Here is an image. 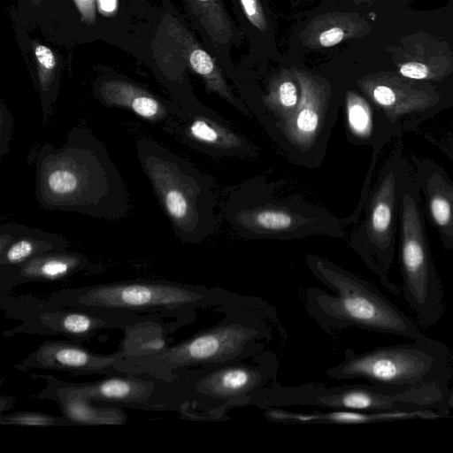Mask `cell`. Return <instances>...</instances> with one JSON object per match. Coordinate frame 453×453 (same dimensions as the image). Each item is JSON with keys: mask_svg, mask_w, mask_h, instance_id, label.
<instances>
[{"mask_svg": "<svg viewBox=\"0 0 453 453\" xmlns=\"http://www.w3.org/2000/svg\"><path fill=\"white\" fill-rule=\"evenodd\" d=\"M291 71L300 86V102L293 113L275 127L288 145L300 152H311L322 145L334 123L336 113H331L332 87L320 75L295 66Z\"/></svg>", "mask_w": 453, "mask_h": 453, "instance_id": "13", "label": "cell"}, {"mask_svg": "<svg viewBox=\"0 0 453 453\" xmlns=\"http://www.w3.org/2000/svg\"><path fill=\"white\" fill-rule=\"evenodd\" d=\"M14 118L4 102L0 108V156L4 157L9 150Z\"/></svg>", "mask_w": 453, "mask_h": 453, "instance_id": "32", "label": "cell"}, {"mask_svg": "<svg viewBox=\"0 0 453 453\" xmlns=\"http://www.w3.org/2000/svg\"><path fill=\"white\" fill-rule=\"evenodd\" d=\"M31 377L42 379L46 383L36 398L57 403L63 416L73 426H122L128 420L122 408L94 405L74 382L62 380L50 374H32Z\"/></svg>", "mask_w": 453, "mask_h": 453, "instance_id": "17", "label": "cell"}, {"mask_svg": "<svg viewBox=\"0 0 453 453\" xmlns=\"http://www.w3.org/2000/svg\"><path fill=\"white\" fill-rule=\"evenodd\" d=\"M232 293L219 287L138 279L55 290L48 299L61 305L99 312L173 319L185 326L196 320L198 310L216 308Z\"/></svg>", "mask_w": 453, "mask_h": 453, "instance_id": "5", "label": "cell"}, {"mask_svg": "<svg viewBox=\"0 0 453 453\" xmlns=\"http://www.w3.org/2000/svg\"><path fill=\"white\" fill-rule=\"evenodd\" d=\"M163 129L189 146L208 153L237 152L238 149L244 151L247 146L242 137L203 111L172 119L164 123Z\"/></svg>", "mask_w": 453, "mask_h": 453, "instance_id": "22", "label": "cell"}, {"mask_svg": "<svg viewBox=\"0 0 453 453\" xmlns=\"http://www.w3.org/2000/svg\"><path fill=\"white\" fill-rule=\"evenodd\" d=\"M235 221L239 230L251 233L250 237L296 238L308 234L309 226L315 225V218H309L285 206L264 204L241 210Z\"/></svg>", "mask_w": 453, "mask_h": 453, "instance_id": "24", "label": "cell"}, {"mask_svg": "<svg viewBox=\"0 0 453 453\" xmlns=\"http://www.w3.org/2000/svg\"><path fill=\"white\" fill-rule=\"evenodd\" d=\"M35 162V194L42 209L110 221L129 213L124 180L104 144L88 127H73L61 147L44 143Z\"/></svg>", "mask_w": 453, "mask_h": 453, "instance_id": "1", "label": "cell"}, {"mask_svg": "<svg viewBox=\"0 0 453 453\" xmlns=\"http://www.w3.org/2000/svg\"><path fill=\"white\" fill-rule=\"evenodd\" d=\"M42 1H43V0H31L33 4H35V5L39 4Z\"/></svg>", "mask_w": 453, "mask_h": 453, "instance_id": "38", "label": "cell"}, {"mask_svg": "<svg viewBox=\"0 0 453 453\" xmlns=\"http://www.w3.org/2000/svg\"><path fill=\"white\" fill-rule=\"evenodd\" d=\"M0 424L7 426L40 427L73 426V424L64 416L59 417L44 412L30 411L0 414Z\"/></svg>", "mask_w": 453, "mask_h": 453, "instance_id": "29", "label": "cell"}, {"mask_svg": "<svg viewBox=\"0 0 453 453\" xmlns=\"http://www.w3.org/2000/svg\"><path fill=\"white\" fill-rule=\"evenodd\" d=\"M124 356L120 348L112 354L95 353L71 340H47L15 365L19 371L42 369L64 372L74 376L127 375L115 364Z\"/></svg>", "mask_w": 453, "mask_h": 453, "instance_id": "14", "label": "cell"}, {"mask_svg": "<svg viewBox=\"0 0 453 453\" xmlns=\"http://www.w3.org/2000/svg\"><path fill=\"white\" fill-rule=\"evenodd\" d=\"M15 398L12 396L2 395L0 399V411L1 414L4 413V411L9 410L14 404Z\"/></svg>", "mask_w": 453, "mask_h": 453, "instance_id": "36", "label": "cell"}, {"mask_svg": "<svg viewBox=\"0 0 453 453\" xmlns=\"http://www.w3.org/2000/svg\"><path fill=\"white\" fill-rule=\"evenodd\" d=\"M93 403L100 406L155 411L150 403L157 388L156 378L142 375L107 376L88 382L75 383Z\"/></svg>", "mask_w": 453, "mask_h": 453, "instance_id": "20", "label": "cell"}, {"mask_svg": "<svg viewBox=\"0 0 453 453\" xmlns=\"http://www.w3.org/2000/svg\"><path fill=\"white\" fill-rule=\"evenodd\" d=\"M361 93L384 114L402 136L453 105V97L430 82L405 78L393 72L367 74L357 80Z\"/></svg>", "mask_w": 453, "mask_h": 453, "instance_id": "11", "label": "cell"}, {"mask_svg": "<svg viewBox=\"0 0 453 453\" xmlns=\"http://www.w3.org/2000/svg\"><path fill=\"white\" fill-rule=\"evenodd\" d=\"M399 139L381 165L365 201V218L352 234L349 243L365 264L393 296L400 288L390 277L399 234L400 192L403 174L409 159Z\"/></svg>", "mask_w": 453, "mask_h": 453, "instance_id": "9", "label": "cell"}, {"mask_svg": "<svg viewBox=\"0 0 453 453\" xmlns=\"http://www.w3.org/2000/svg\"><path fill=\"white\" fill-rule=\"evenodd\" d=\"M88 265L86 256L65 250L42 254L15 266H0V295L26 283L65 280Z\"/></svg>", "mask_w": 453, "mask_h": 453, "instance_id": "19", "label": "cell"}, {"mask_svg": "<svg viewBox=\"0 0 453 453\" xmlns=\"http://www.w3.org/2000/svg\"><path fill=\"white\" fill-rule=\"evenodd\" d=\"M264 417L271 422L303 425H365L409 419H436L441 415L431 410L367 411L353 410H316L296 412L282 408H266Z\"/></svg>", "mask_w": 453, "mask_h": 453, "instance_id": "18", "label": "cell"}, {"mask_svg": "<svg viewBox=\"0 0 453 453\" xmlns=\"http://www.w3.org/2000/svg\"><path fill=\"white\" fill-rule=\"evenodd\" d=\"M398 73L400 75L416 81H439L442 78V72L432 67L431 64L420 61H410L400 65Z\"/></svg>", "mask_w": 453, "mask_h": 453, "instance_id": "30", "label": "cell"}, {"mask_svg": "<svg viewBox=\"0 0 453 453\" xmlns=\"http://www.w3.org/2000/svg\"><path fill=\"white\" fill-rule=\"evenodd\" d=\"M452 362L445 344L426 336L361 353L346 349L342 360L328 368L326 375L338 380L359 379L388 388L449 385L453 377Z\"/></svg>", "mask_w": 453, "mask_h": 453, "instance_id": "7", "label": "cell"}, {"mask_svg": "<svg viewBox=\"0 0 453 453\" xmlns=\"http://www.w3.org/2000/svg\"><path fill=\"white\" fill-rule=\"evenodd\" d=\"M300 97V86L291 69L282 68L271 78L263 101L277 118L276 122H280L293 113L299 104Z\"/></svg>", "mask_w": 453, "mask_h": 453, "instance_id": "27", "label": "cell"}, {"mask_svg": "<svg viewBox=\"0 0 453 453\" xmlns=\"http://www.w3.org/2000/svg\"><path fill=\"white\" fill-rule=\"evenodd\" d=\"M409 161L423 196L424 211L443 249L453 251V180L432 158L411 155Z\"/></svg>", "mask_w": 453, "mask_h": 453, "instance_id": "15", "label": "cell"}, {"mask_svg": "<svg viewBox=\"0 0 453 453\" xmlns=\"http://www.w3.org/2000/svg\"><path fill=\"white\" fill-rule=\"evenodd\" d=\"M426 140L453 161V124L451 129L441 134H426Z\"/></svg>", "mask_w": 453, "mask_h": 453, "instance_id": "33", "label": "cell"}, {"mask_svg": "<svg viewBox=\"0 0 453 453\" xmlns=\"http://www.w3.org/2000/svg\"><path fill=\"white\" fill-rule=\"evenodd\" d=\"M370 25L358 13L329 12L314 17L302 31V43L311 49L330 48L343 41L364 36Z\"/></svg>", "mask_w": 453, "mask_h": 453, "instance_id": "25", "label": "cell"}, {"mask_svg": "<svg viewBox=\"0 0 453 453\" xmlns=\"http://www.w3.org/2000/svg\"><path fill=\"white\" fill-rule=\"evenodd\" d=\"M446 408H447L448 412H449V411L453 410V383H452L451 388L449 390V395H448L447 403H446Z\"/></svg>", "mask_w": 453, "mask_h": 453, "instance_id": "37", "label": "cell"}, {"mask_svg": "<svg viewBox=\"0 0 453 453\" xmlns=\"http://www.w3.org/2000/svg\"><path fill=\"white\" fill-rule=\"evenodd\" d=\"M96 9L105 17L114 16L119 9L118 0H96Z\"/></svg>", "mask_w": 453, "mask_h": 453, "instance_id": "35", "label": "cell"}, {"mask_svg": "<svg viewBox=\"0 0 453 453\" xmlns=\"http://www.w3.org/2000/svg\"><path fill=\"white\" fill-rule=\"evenodd\" d=\"M136 156L176 236L199 243L213 230V196L208 179L189 162L146 137L136 141Z\"/></svg>", "mask_w": 453, "mask_h": 453, "instance_id": "6", "label": "cell"}, {"mask_svg": "<svg viewBox=\"0 0 453 453\" xmlns=\"http://www.w3.org/2000/svg\"><path fill=\"white\" fill-rule=\"evenodd\" d=\"M81 20L88 26L95 24L96 19V0H73Z\"/></svg>", "mask_w": 453, "mask_h": 453, "instance_id": "34", "label": "cell"}, {"mask_svg": "<svg viewBox=\"0 0 453 453\" xmlns=\"http://www.w3.org/2000/svg\"><path fill=\"white\" fill-rule=\"evenodd\" d=\"M279 359L272 350L226 363L178 369L169 381L157 380L150 399L155 411H174L181 418L225 421L234 408L277 380Z\"/></svg>", "mask_w": 453, "mask_h": 453, "instance_id": "3", "label": "cell"}, {"mask_svg": "<svg viewBox=\"0 0 453 453\" xmlns=\"http://www.w3.org/2000/svg\"><path fill=\"white\" fill-rule=\"evenodd\" d=\"M70 246L58 234L11 222L0 226V266L19 265L42 254L65 251Z\"/></svg>", "mask_w": 453, "mask_h": 453, "instance_id": "23", "label": "cell"}, {"mask_svg": "<svg viewBox=\"0 0 453 453\" xmlns=\"http://www.w3.org/2000/svg\"><path fill=\"white\" fill-rule=\"evenodd\" d=\"M356 4H360V3H364V2H368L370 0H354Z\"/></svg>", "mask_w": 453, "mask_h": 453, "instance_id": "39", "label": "cell"}, {"mask_svg": "<svg viewBox=\"0 0 453 453\" xmlns=\"http://www.w3.org/2000/svg\"><path fill=\"white\" fill-rule=\"evenodd\" d=\"M306 263L314 277L332 291L305 289L306 311L327 334L354 327L411 340L426 336L367 279L318 256L308 255Z\"/></svg>", "mask_w": 453, "mask_h": 453, "instance_id": "4", "label": "cell"}, {"mask_svg": "<svg viewBox=\"0 0 453 453\" xmlns=\"http://www.w3.org/2000/svg\"><path fill=\"white\" fill-rule=\"evenodd\" d=\"M248 20L260 31H265L268 21L260 0H239Z\"/></svg>", "mask_w": 453, "mask_h": 453, "instance_id": "31", "label": "cell"}, {"mask_svg": "<svg viewBox=\"0 0 453 453\" xmlns=\"http://www.w3.org/2000/svg\"><path fill=\"white\" fill-rule=\"evenodd\" d=\"M32 50L41 95L42 117L43 123H46L51 114L52 106L58 94L56 85L58 61L53 50L42 43L34 41Z\"/></svg>", "mask_w": 453, "mask_h": 453, "instance_id": "28", "label": "cell"}, {"mask_svg": "<svg viewBox=\"0 0 453 453\" xmlns=\"http://www.w3.org/2000/svg\"><path fill=\"white\" fill-rule=\"evenodd\" d=\"M398 235L403 297L419 324L433 326L444 312V294L426 235L421 195L410 161L401 184Z\"/></svg>", "mask_w": 453, "mask_h": 453, "instance_id": "8", "label": "cell"}, {"mask_svg": "<svg viewBox=\"0 0 453 453\" xmlns=\"http://www.w3.org/2000/svg\"><path fill=\"white\" fill-rule=\"evenodd\" d=\"M0 308L7 318L19 322L14 328L3 331L4 337L17 334L61 335L82 343L103 330L127 331L144 322H167L157 316L82 310L61 305L48 298L12 292L0 295Z\"/></svg>", "mask_w": 453, "mask_h": 453, "instance_id": "10", "label": "cell"}, {"mask_svg": "<svg viewBox=\"0 0 453 453\" xmlns=\"http://www.w3.org/2000/svg\"><path fill=\"white\" fill-rule=\"evenodd\" d=\"M344 109L348 137L352 143L382 149L392 138L401 137L382 111L360 91H346Z\"/></svg>", "mask_w": 453, "mask_h": 453, "instance_id": "21", "label": "cell"}, {"mask_svg": "<svg viewBox=\"0 0 453 453\" xmlns=\"http://www.w3.org/2000/svg\"><path fill=\"white\" fill-rule=\"evenodd\" d=\"M151 47L159 73L172 87L183 84L188 68L203 79L207 91L217 93L247 113L228 88L216 61L178 19L169 14L163 18Z\"/></svg>", "mask_w": 453, "mask_h": 453, "instance_id": "12", "label": "cell"}, {"mask_svg": "<svg viewBox=\"0 0 453 453\" xmlns=\"http://www.w3.org/2000/svg\"><path fill=\"white\" fill-rule=\"evenodd\" d=\"M184 2L212 42L226 45L234 40V27L222 0H184Z\"/></svg>", "mask_w": 453, "mask_h": 453, "instance_id": "26", "label": "cell"}, {"mask_svg": "<svg viewBox=\"0 0 453 453\" xmlns=\"http://www.w3.org/2000/svg\"><path fill=\"white\" fill-rule=\"evenodd\" d=\"M216 311L224 315L216 324L158 350L124 352L115 366L127 375L169 381L178 369L252 357L266 349L275 328L282 329L273 306L259 297L233 292Z\"/></svg>", "mask_w": 453, "mask_h": 453, "instance_id": "2", "label": "cell"}, {"mask_svg": "<svg viewBox=\"0 0 453 453\" xmlns=\"http://www.w3.org/2000/svg\"><path fill=\"white\" fill-rule=\"evenodd\" d=\"M94 96L107 107L127 109L149 122L164 124L189 114L179 104L168 102L144 88L120 78L97 80L93 87Z\"/></svg>", "mask_w": 453, "mask_h": 453, "instance_id": "16", "label": "cell"}]
</instances>
